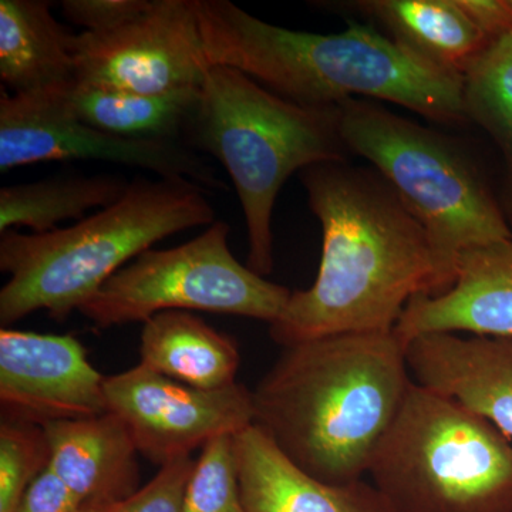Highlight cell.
Masks as SVG:
<instances>
[{
    "label": "cell",
    "mask_w": 512,
    "mask_h": 512,
    "mask_svg": "<svg viewBox=\"0 0 512 512\" xmlns=\"http://www.w3.org/2000/svg\"><path fill=\"white\" fill-rule=\"evenodd\" d=\"M322 227L318 276L269 325L278 345L392 332L419 295L436 293L429 238L375 168L325 161L299 173Z\"/></svg>",
    "instance_id": "cell-1"
},
{
    "label": "cell",
    "mask_w": 512,
    "mask_h": 512,
    "mask_svg": "<svg viewBox=\"0 0 512 512\" xmlns=\"http://www.w3.org/2000/svg\"><path fill=\"white\" fill-rule=\"evenodd\" d=\"M396 330L284 346L254 390V424L328 484L363 480L413 383Z\"/></svg>",
    "instance_id": "cell-2"
},
{
    "label": "cell",
    "mask_w": 512,
    "mask_h": 512,
    "mask_svg": "<svg viewBox=\"0 0 512 512\" xmlns=\"http://www.w3.org/2000/svg\"><path fill=\"white\" fill-rule=\"evenodd\" d=\"M208 66L247 74L302 106L382 100L444 126L468 123L464 77L441 72L372 26L336 35L279 28L228 0H194Z\"/></svg>",
    "instance_id": "cell-3"
},
{
    "label": "cell",
    "mask_w": 512,
    "mask_h": 512,
    "mask_svg": "<svg viewBox=\"0 0 512 512\" xmlns=\"http://www.w3.org/2000/svg\"><path fill=\"white\" fill-rule=\"evenodd\" d=\"M207 188L187 178L137 177L119 201L47 234H0V325L37 311L64 320L101 286L157 242L210 227L215 211Z\"/></svg>",
    "instance_id": "cell-4"
},
{
    "label": "cell",
    "mask_w": 512,
    "mask_h": 512,
    "mask_svg": "<svg viewBox=\"0 0 512 512\" xmlns=\"http://www.w3.org/2000/svg\"><path fill=\"white\" fill-rule=\"evenodd\" d=\"M340 120L339 106H302L231 67L208 69L185 143L228 171L247 225V265L256 274L274 271L272 214L286 180L313 164L349 161Z\"/></svg>",
    "instance_id": "cell-5"
},
{
    "label": "cell",
    "mask_w": 512,
    "mask_h": 512,
    "mask_svg": "<svg viewBox=\"0 0 512 512\" xmlns=\"http://www.w3.org/2000/svg\"><path fill=\"white\" fill-rule=\"evenodd\" d=\"M339 107L349 153L372 164L426 232L434 295L451 288L464 252L512 237L500 200L460 141L373 100L349 99Z\"/></svg>",
    "instance_id": "cell-6"
},
{
    "label": "cell",
    "mask_w": 512,
    "mask_h": 512,
    "mask_svg": "<svg viewBox=\"0 0 512 512\" xmlns=\"http://www.w3.org/2000/svg\"><path fill=\"white\" fill-rule=\"evenodd\" d=\"M367 474L396 512H512L511 441L414 380Z\"/></svg>",
    "instance_id": "cell-7"
},
{
    "label": "cell",
    "mask_w": 512,
    "mask_h": 512,
    "mask_svg": "<svg viewBox=\"0 0 512 512\" xmlns=\"http://www.w3.org/2000/svg\"><path fill=\"white\" fill-rule=\"evenodd\" d=\"M229 232L227 222L215 221L183 245L147 249L111 276L79 312L100 329L144 323L167 311L244 316L271 325L292 291L242 265L229 249Z\"/></svg>",
    "instance_id": "cell-8"
},
{
    "label": "cell",
    "mask_w": 512,
    "mask_h": 512,
    "mask_svg": "<svg viewBox=\"0 0 512 512\" xmlns=\"http://www.w3.org/2000/svg\"><path fill=\"white\" fill-rule=\"evenodd\" d=\"M72 89V87H70ZM69 89V90H70ZM69 90L0 96V171L46 161H104L187 178L208 191L224 190L214 168L183 143L128 140L84 123L70 104Z\"/></svg>",
    "instance_id": "cell-9"
},
{
    "label": "cell",
    "mask_w": 512,
    "mask_h": 512,
    "mask_svg": "<svg viewBox=\"0 0 512 512\" xmlns=\"http://www.w3.org/2000/svg\"><path fill=\"white\" fill-rule=\"evenodd\" d=\"M74 83L157 94L201 87L208 66L194 0H150L126 25L73 37Z\"/></svg>",
    "instance_id": "cell-10"
},
{
    "label": "cell",
    "mask_w": 512,
    "mask_h": 512,
    "mask_svg": "<svg viewBox=\"0 0 512 512\" xmlns=\"http://www.w3.org/2000/svg\"><path fill=\"white\" fill-rule=\"evenodd\" d=\"M104 394L107 412L124 421L138 454L160 467L254 424L252 390L241 383L197 389L138 363L106 377Z\"/></svg>",
    "instance_id": "cell-11"
},
{
    "label": "cell",
    "mask_w": 512,
    "mask_h": 512,
    "mask_svg": "<svg viewBox=\"0 0 512 512\" xmlns=\"http://www.w3.org/2000/svg\"><path fill=\"white\" fill-rule=\"evenodd\" d=\"M104 380L73 336L0 329L3 419L45 426L107 413Z\"/></svg>",
    "instance_id": "cell-12"
},
{
    "label": "cell",
    "mask_w": 512,
    "mask_h": 512,
    "mask_svg": "<svg viewBox=\"0 0 512 512\" xmlns=\"http://www.w3.org/2000/svg\"><path fill=\"white\" fill-rule=\"evenodd\" d=\"M414 382L466 407L512 443V338L430 333L407 342Z\"/></svg>",
    "instance_id": "cell-13"
},
{
    "label": "cell",
    "mask_w": 512,
    "mask_h": 512,
    "mask_svg": "<svg viewBox=\"0 0 512 512\" xmlns=\"http://www.w3.org/2000/svg\"><path fill=\"white\" fill-rule=\"evenodd\" d=\"M394 330L406 343L430 333L512 338V237L464 252L451 288L413 298Z\"/></svg>",
    "instance_id": "cell-14"
},
{
    "label": "cell",
    "mask_w": 512,
    "mask_h": 512,
    "mask_svg": "<svg viewBox=\"0 0 512 512\" xmlns=\"http://www.w3.org/2000/svg\"><path fill=\"white\" fill-rule=\"evenodd\" d=\"M234 447L248 512H396L373 483L328 484L309 476L255 424L235 434Z\"/></svg>",
    "instance_id": "cell-15"
},
{
    "label": "cell",
    "mask_w": 512,
    "mask_h": 512,
    "mask_svg": "<svg viewBox=\"0 0 512 512\" xmlns=\"http://www.w3.org/2000/svg\"><path fill=\"white\" fill-rule=\"evenodd\" d=\"M49 468L76 495L84 511L100 510L138 490V450L124 421L107 412L43 426Z\"/></svg>",
    "instance_id": "cell-16"
},
{
    "label": "cell",
    "mask_w": 512,
    "mask_h": 512,
    "mask_svg": "<svg viewBox=\"0 0 512 512\" xmlns=\"http://www.w3.org/2000/svg\"><path fill=\"white\" fill-rule=\"evenodd\" d=\"M394 43L441 72L464 77L493 45L457 0H365L355 6Z\"/></svg>",
    "instance_id": "cell-17"
},
{
    "label": "cell",
    "mask_w": 512,
    "mask_h": 512,
    "mask_svg": "<svg viewBox=\"0 0 512 512\" xmlns=\"http://www.w3.org/2000/svg\"><path fill=\"white\" fill-rule=\"evenodd\" d=\"M73 33L45 0H0V80L10 94L69 90Z\"/></svg>",
    "instance_id": "cell-18"
},
{
    "label": "cell",
    "mask_w": 512,
    "mask_h": 512,
    "mask_svg": "<svg viewBox=\"0 0 512 512\" xmlns=\"http://www.w3.org/2000/svg\"><path fill=\"white\" fill-rule=\"evenodd\" d=\"M140 363L154 372L204 390L237 383L241 355L231 336L218 332L200 316L167 311L143 323Z\"/></svg>",
    "instance_id": "cell-19"
},
{
    "label": "cell",
    "mask_w": 512,
    "mask_h": 512,
    "mask_svg": "<svg viewBox=\"0 0 512 512\" xmlns=\"http://www.w3.org/2000/svg\"><path fill=\"white\" fill-rule=\"evenodd\" d=\"M201 87L146 94L74 83L67 96L74 113L104 133L128 140L187 144Z\"/></svg>",
    "instance_id": "cell-20"
},
{
    "label": "cell",
    "mask_w": 512,
    "mask_h": 512,
    "mask_svg": "<svg viewBox=\"0 0 512 512\" xmlns=\"http://www.w3.org/2000/svg\"><path fill=\"white\" fill-rule=\"evenodd\" d=\"M128 184L117 174H60L35 183L0 190V234L29 228L32 234L59 229L60 222L82 221L89 211L103 210L126 194Z\"/></svg>",
    "instance_id": "cell-21"
},
{
    "label": "cell",
    "mask_w": 512,
    "mask_h": 512,
    "mask_svg": "<svg viewBox=\"0 0 512 512\" xmlns=\"http://www.w3.org/2000/svg\"><path fill=\"white\" fill-rule=\"evenodd\" d=\"M467 120L483 128L500 150L504 181L500 204L512 229V35L488 47L464 76Z\"/></svg>",
    "instance_id": "cell-22"
},
{
    "label": "cell",
    "mask_w": 512,
    "mask_h": 512,
    "mask_svg": "<svg viewBox=\"0 0 512 512\" xmlns=\"http://www.w3.org/2000/svg\"><path fill=\"white\" fill-rule=\"evenodd\" d=\"M183 512H248L242 501L234 436L208 441L195 460Z\"/></svg>",
    "instance_id": "cell-23"
},
{
    "label": "cell",
    "mask_w": 512,
    "mask_h": 512,
    "mask_svg": "<svg viewBox=\"0 0 512 512\" xmlns=\"http://www.w3.org/2000/svg\"><path fill=\"white\" fill-rule=\"evenodd\" d=\"M50 464L45 429L28 421L0 424V512H15L20 498Z\"/></svg>",
    "instance_id": "cell-24"
},
{
    "label": "cell",
    "mask_w": 512,
    "mask_h": 512,
    "mask_svg": "<svg viewBox=\"0 0 512 512\" xmlns=\"http://www.w3.org/2000/svg\"><path fill=\"white\" fill-rule=\"evenodd\" d=\"M194 464L191 456L168 461L153 480L126 500L87 512H183L185 488Z\"/></svg>",
    "instance_id": "cell-25"
},
{
    "label": "cell",
    "mask_w": 512,
    "mask_h": 512,
    "mask_svg": "<svg viewBox=\"0 0 512 512\" xmlns=\"http://www.w3.org/2000/svg\"><path fill=\"white\" fill-rule=\"evenodd\" d=\"M150 0H64V18L87 33H106L126 25L147 9Z\"/></svg>",
    "instance_id": "cell-26"
},
{
    "label": "cell",
    "mask_w": 512,
    "mask_h": 512,
    "mask_svg": "<svg viewBox=\"0 0 512 512\" xmlns=\"http://www.w3.org/2000/svg\"><path fill=\"white\" fill-rule=\"evenodd\" d=\"M15 512H86L69 487L49 467L29 485Z\"/></svg>",
    "instance_id": "cell-27"
},
{
    "label": "cell",
    "mask_w": 512,
    "mask_h": 512,
    "mask_svg": "<svg viewBox=\"0 0 512 512\" xmlns=\"http://www.w3.org/2000/svg\"><path fill=\"white\" fill-rule=\"evenodd\" d=\"M471 22L484 33L491 42L510 35L512 29V9L510 0H457Z\"/></svg>",
    "instance_id": "cell-28"
},
{
    "label": "cell",
    "mask_w": 512,
    "mask_h": 512,
    "mask_svg": "<svg viewBox=\"0 0 512 512\" xmlns=\"http://www.w3.org/2000/svg\"><path fill=\"white\" fill-rule=\"evenodd\" d=\"M510 2H511V9H512V0H510ZM511 35H512V29H511Z\"/></svg>",
    "instance_id": "cell-29"
}]
</instances>
